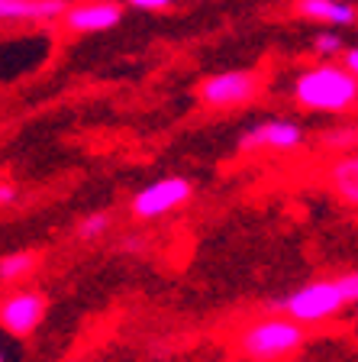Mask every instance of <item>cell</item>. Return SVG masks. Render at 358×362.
<instances>
[{"label":"cell","mask_w":358,"mask_h":362,"mask_svg":"<svg viewBox=\"0 0 358 362\" xmlns=\"http://www.w3.org/2000/svg\"><path fill=\"white\" fill-rule=\"evenodd\" d=\"M36 265H39V252H32V249H16V252L0 256V285H16V281L30 279Z\"/></svg>","instance_id":"cell-12"},{"label":"cell","mask_w":358,"mask_h":362,"mask_svg":"<svg viewBox=\"0 0 358 362\" xmlns=\"http://www.w3.org/2000/svg\"><path fill=\"white\" fill-rule=\"evenodd\" d=\"M329 188L345 204L358 207V152H339V158L329 165Z\"/></svg>","instance_id":"cell-10"},{"label":"cell","mask_w":358,"mask_h":362,"mask_svg":"<svg viewBox=\"0 0 358 362\" xmlns=\"http://www.w3.org/2000/svg\"><path fill=\"white\" fill-rule=\"evenodd\" d=\"M297 13L306 20L333 23V26H352L358 20V10L345 0H297Z\"/></svg>","instance_id":"cell-11"},{"label":"cell","mask_w":358,"mask_h":362,"mask_svg":"<svg viewBox=\"0 0 358 362\" xmlns=\"http://www.w3.org/2000/svg\"><path fill=\"white\" fill-rule=\"evenodd\" d=\"M68 0H0V23H45L65 13Z\"/></svg>","instance_id":"cell-9"},{"label":"cell","mask_w":358,"mask_h":362,"mask_svg":"<svg viewBox=\"0 0 358 362\" xmlns=\"http://www.w3.org/2000/svg\"><path fill=\"white\" fill-rule=\"evenodd\" d=\"M107 230H110V214H88V217L78 223V240L81 243H97L107 236Z\"/></svg>","instance_id":"cell-13"},{"label":"cell","mask_w":358,"mask_h":362,"mask_svg":"<svg viewBox=\"0 0 358 362\" xmlns=\"http://www.w3.org/2000/svg\"><path fill=\"white\" fill-rule=\"evenodd\" d=\"M345 304L349 301H345L339 279H316V281L300 285L297 291L284 294V298L268 301L265 308H268L271 314H284L306 327V324H323V320H329V317L339 314Z\"/></svg>","instance_id":"cell-3"},{"label":"cell","mask_w":358,"mask_h":362,"mask_svg":"<svg viewBox=\"0 0 358 362\" xmlns=\"http://www.w3.org/2000/svg\"><path fill=\"white\" fill-rule=\"evenodd\" d=\"M0 362H7V356H4V349H0Z\"/></svg>","instance_id":"cell-19"},{"label":"cell","mask_w":358,"mask_h":362,"mask_svg":"<svg viewBox=\"0 0 358 362\" xmlns=\"http://www.w3.org/2000/svg\"><path fill=\"white\" fill-rule=\"evenodd\" d=\"M345 45H342V36L339 33H320V36L314 39V52L320 55V59H329V55H339Z\"/></svg>","instance_id":"cell-15"},{"label":"cell","mask_w":358,"mask_h":362,"mask_svg":"<svg viewBox=\"0 0 358 362\" xmlns=\"http://www.w3.org/2000/svg\"><path fill=\"white\" fill-rule=\"evenodd\" d=\"M294 100L304 110L316 113H349L358 107V78L345 65H323L300 71L294 81Z\"/></svg>","instance_id":"cell-1"},{"label":"cell","mask_w":358,"mask_h":362,"mask_svg":"<svg viewBox=\"0 0 358 362\" xmlns=\"http://www.w3.org/2000/svg\"><path fill=\"white\" fill-rule=\"evenodd\" d=\"M239 353L252 362H278L294 356L306 343V327L291 320V317H268V320H255L239 333Z\"/></svg>","instance_id":"cell-2"},{"label":"cell","mask_w":358,"mask_h":362,"mask_svg":"<svg viewBox=\"0 0 358 362\" xmlns=\"http://www.w3.org/2000/svg\"><path fill=\"white\" fill-rule=\"evenodd\" d=\"M45 314H49V298L36 288H23L0 301V330H7L16 339H26L42 327Z\"/></svg>","instance_id":"cell-4"},{"label":"cell","mask_w":358,"mask_h":362,"mask_svg":"<svg viewBox=\"0 0 358 362\" xmlns=\"http://www.w3.org/2000/svg\"><path fill=\"white\" fill-rule=\"evenodd\" d=\"M197 94L207 107H239L261 94V78L255 71H220L203 78Z\"/></svg>","instance_id":"cell-6"},{"label":"cell","mask_w":358,"mask_h":362,"mask_svg":"<svg viewBox=\"0 0 358 362\" xmlns=\"http://www.w3.org/2000/svg\"><path fill=\"white\" fill-rule=\"evenodd\" d=\"M65 26L71 33H104L119 26L123 20V7L117 0H84V4H68L65 13H61Z\"/></svg>","instance_id":"cell-8"},{"label":"cell","mask_w":358,"mask_h":362,"mask_svg":"<svg viewBox=\"0 0 358 362\" xmlns=\"http://www.w3.org/2000/svg\"><path fill=\"white\" fill-rule=\"evenodd\" d=\"M342 55H345V59H342V65L349 68L352 75L358 78V45H355V49H342Z\"/></svg>","instance_id":"cell-18"},{"label":"cell","mask_w":358,"mask_h":362,"mask_svg":"<svg viewBox=\"0 0 358 362\" xmlns=\"http://www.w3.org/2000/svg\"><path fill=\"white\" fill-rule=\"evenodd\" d=\"M320 143L326 149H339V152H349L358 146V127H336V129H326L320 136Z\"/></svg>","instance_id":"cell-14"},{"label":"cell","mask_w":358,"mask_h":362,"mask_svg":"<svg viewBox=\"0 0 358 362\" xmlns=\"http://www.w3.org/2000/svg\"><path fill=\"white\" fill-rule=\"evenodd\" d=\"M306 133L300 123L294 120H265L249 127L246 133L239 136V149L242 152H258V149H275V152H287L304 146Z\"/></svg>","instance_id":"cell-7"},{"label":"cell","mask_w":358,"mask_h":362,"mask_svg":"<svg viewBox=\"0 0 358 362\" xmlns=\"http://www.w3.org/2000/svg\"><path fill=\"white\" fill-rule=\"evenodd\" d=\"M20 201V188L13 178H0V211H10Z\"/></svg>","instance_id":"cell-16"},{"label":"cell","mask_w":358,"mask_h":362,"mask_svg":"<svg viewBox=\"0 0 358 362\" xmlns=\"http://www.w3.org/2000/svg\"><path fill=\"white\" fill-rule=\"evenodd\" d=\"M191 194H194V185L187 178H181V175L158 178L152 185H145L139 194H133L129 211L139 220H155V217H165L168 211H174V207H181V204H187Z\"/></svg>","instance_id":"cell-5"},{"label":"cell","mask_w":358,"mask_h":362,"mask_svg":"<svg viewBox=\"0 0 358 362\" xmlns=\"http://www.w3.org/2000/svg\"><path fill=\"white\" fill-rule=\"evenodd\" d=\"M129 7L136 10H165V7H172V0H126Z\"/></svg>","instance_id":"cell-17"}]
</instances>
